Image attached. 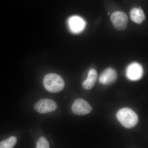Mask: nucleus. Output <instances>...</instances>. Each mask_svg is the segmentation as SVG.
Wrapping results in <instances>:
<instances>
[{
    "instance_id": "f257e3e1",
    "label": "nucleus",
    "mask_w": 148,
    "mask_h": 148,
    "mask_svg": "<svg viewBox=\"0 0 148 148\" xmlns=\"http://www.w3.org/2000/svg\"><path fill=\"white\" fill-rule=\"evenodd\" d=\"M43 85L49 92L57 93L63 90L65 82L62 77L55 73H49L44 78Z\"/></svg>"
},
{
    "instance_id": "f03ea898",
    "label": "nucleus",
    "mask_w": 148,
    "mask_h": 148,
    "mask_svg": "<svg viewBox=\"0 0 148 148\" xmlns=\"http://www.w3.org/2000/svg\"><path fill=\"white\" fill-rule=\"evenodd\" d=\"M116 118L124 127L131 128L138 124V117L134 111L129 108H123L117 112Z\"/></svg>"
},
{
    "instance_id": "7ed1b4c3",
    "label": "nucleus",
    "mask_w": 148,
    "mask_h": 148,
    "mask_svg": "<svg viewBox=\"0 0 148 148\" xmlns=\"http://www.w3.org/2000/svg\"><path fill=\"white\" fill-rule=\"evenodd\" d=\"M57 108L56 103L53 100L48 98L41 99L34 106L35 111L41 114L53 112Z\"/></svg>"
},
{
    "instance_id": "20e7f679",
    "label": "nucleus",
    "mask_w": 148,
    "mask_h": 148,
    "mask_svg": "<svg viewBox=\"0 0 148 148\" xmlns=\"http://www.w3.org/2000/svg\"><path fill=\"white\" fill-rule=\"evenodd\" d=\"M144 73L143 66L137 62H133L127 66L125 71L127 79L132 81L139 80L143 77Z\"/></svg>"
},
{
    "instance_id": "39448f33",
    "label": "nucleus",
    "mask_w": 148,
    "mask_h": 148,
    "mask_svg": "<svg viewBox=\"0 0 148 148\" xmlns=\"http://www.w3.org/2000/svg\"><path fill=\"white\" fill-rule=\"evenodd\" d=\"M70 32L74 34H79L84 31L86 22L80 16H73L69 17L67 21Z\"/></svg>"
},
{
    "instance_id": "423d86ee",
    "label": "nucleus",
    "mask_w": 148,
    "mask_h": 148,
    "mask_svg": "<svg viewBox=\"0 0 148 148\" xmlns=\"http://www.w3.org/2000/svg\"><path fill=\"white\" fill-rule=\"evenodd\" d=\"M111 20L114 27L116 30L123 31L127 28L128 17L123 12H114L111 15Z\"/></svg>"
},
{
    "instance_id": "0eeeda50",
    "label": "nucleus",
    "mask_w": 148,
    "mask_h": 148,
    "mask_svg": "<svg viewBox=\"0 0 148 148\" xmlns=\"http://www.w3.org/2000/svg\"><path fill=\"white\" fill-rule=\"evenodd\" d=\"M92 107L86 101L82 98L75 100L72 106V111L75 114L84 115L89 114L92 111Z\"/></svg>"
},
{
    "instance_id": "6e6552de",
    "label": "nucleus",
    "mask_w": 148,
    "mask_h": 148,
    "mask_svg": "<svg viewBox=\"0 0 148 148\" xmlns=\"http://www.w3.org/2000/svg\"><path fill=\"white\" fill-rule=\"evenodd\" d=\"M116 79V71L112 68H109L105 70L101 74L99 81L101 84L107 85L113 83Z\"/></svg>"
},
{
    "instance_id": "1a4fd4ad",
    "label": "nucleus",
    "mask_w": 148,
    "mask_h": 148,
    "mask_svg": "<svg viewBox=\"0 0 148 148\" xmlns=\"http://www.w3.org/2000/svg\"><path fill=\"white\" fill-rule=\"evenodd\" d=\"M98 74L94 69H90L88 72L87 79L83 82L82 87L85 90L91 89L95 85L97 79Z\"/></svg>"
},
{
    "instance_id": "9d476101",
    "label": "nucleus",
    "mask_w": 148,
    "mask_h": 148,
    "mask_svg": "<svg viewBox=\"0 0 148 148\" xmlns=\"http://www.w3.org/2000/svg\"><path fill=\"white\" fill-rule=\"evenodd\" d=\"M130 17L132 21L137 24H141L145 19L143 11L141 8H134L130 11Z\"/></svg>"
},
{
    "instance_id": "9b49d317",
    "label": "nucleus",
    "mask_w": 148,
    "mask_h": 148,
    "mask_svg": "<svg viewBox=\"0 0 148 148\" xmlns=\"http://www.w3.org/2000/svg\"><path fill=\"white\" fill-rule=\"evenodd\" d=\"M17 142V138L15 136H11L7 140L0 142V148H12L13 147Z\"/></svg>"
},
{
    "instance_id": "f8f14e48",
    "label": "nucleus",
    "mask_w": 148,
    "mask_h": 148,
    "mask_svg": "<svg viewBox=\"0 0 148 148\" xmlns=\"http://www.w3.org/2000/svg\"><path fill=\"white\" fill-rule=\"evenodd\" d=\"M37 148H49V143L46 138L44 137H40L36 143Z\"/></svg>"
}]
</instances>
